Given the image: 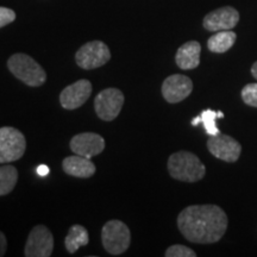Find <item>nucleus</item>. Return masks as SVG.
<instances>
[{
	"label": "nucleus",
	"instance_id": "nucleus-24",
	"mask_svg": "<svg viewBox=\"0 0 257 257\" xmlns=\"http://www.w3.org/2000/svg\"><path fill=\"white\" fill-rule=\"evenodd\" d=\"M49 167L46 166V165H41L37 167V174L40 176H47L49 174Z\"/></svg>",
	"mask_w": 257,
	"mask_h": 257
},
{
	"label": "nucleus",
	"instance_id": "nucleus-18",
	"mask_svg": "<svg viewBox=\"0 0 257 257\" xmlns=\"http://www.w3.org/2000/svg\"><path fill=\"white\" fill-rule=\"evenodd\" d=\"M18 181V170L14 166L0 167V197L14 191Z\"/></svg>",
	"mask_w": 257,
	"mask_h": 257
},
{
	"label": "nucleus",
	"instance_id": "nucleus-23",
	"mask_svg": "<svg viewBox=\"0 0 257 257\" xmlns=\"http://www.w3.org/2000/svg\"><path fill=\"white\" fill-rule=\"evenodd\" d=\"M6 248H8V242H6L5 234L0 231V257L4 256L6 252Z\"/></svg>",
	"mask_w": 257,
	"mask_h": 257
},
{
	"label": "nucleus",
	"instance_id": "nucleus-3",
	"mask_svg": "<svg viewBox=\"0 0 257 257\" xmlns=\"http://www.w3.org/2000/svg\"><path fill=\"white\" fill-rule=\"evenodd\" d=\"M8 68L16 78L30 87H40L47 81V74L36 61L27 54H15L8 61Z\"/></svg>",
	"mask_w": 257,
	"mask_h": 257
},
{
	"label": "nucleus",
	"instance_id": "nucleus-11",
	"mask_svg": "<svg viewBox=\"0 0 257 257\" xmlns=\"http://www.w3.org/2000/svg\"><path fill=\"white\" fill-rule=\"evenodd\" d=\"M193 91V81L182 74H174L162 83V95L169 104H178L185 100Z\"/></svg>",
	"mask_w": 257,
	"mask_h": 257
},
{
	"label": "nucleus",
	"instance_id": "nucleus-22",
	"mask_svg": "<svg viewBox=\"0 0 257 257\" xmlns=\"http://www.w3.org/2000/svg\"><path fill=\"white\" fill-rule=\"evenodd\" d=\"M16 19V12L14 10L0 6V29L11 24Z\"/></svg>",
	"mask_w": 257,
	"mask_h": 257
},
{
	"label": "nucleus",
	"instance_id": "nucleus-8",
	"mask_svg": "<svg viewBox=\"0 0 257 257\" xmlns=\"http://www.w3.org/2000/svg\"><path fill=\"white\" fill-rule=\"evenodd\" d=\"M54 250V237L44 225H37L29 233L24 255L27 257H49Z\"/></svg>",
	"mask_w": 257,
	"mask_h": 257
},
{
	"label": "nucleus",
	"instance_id": "nucleus-25",
	"mask_svg": "<svg viewBox=\"0 0 257 257\" xmlns=\"http://www.w3.org/2000/svg\"><path fill=\"white\" fill-rule=\"evenodd\" d=\"M251 74H252V76L256 79V81H257V61H256L255 63L252 64V67H251Z\"/></svg>",
	"mask_w": 257,
	"mask_h": 257
},
{
	"label": "nucleus",
	"instance_id": "nucleus-14",
	"mask_svg": "<svg viewBox=\"0 0 257 257\" xmlns=\"http://www.w3.org/2000/svg\"><path fill=\"white\" fill-rule=\"evenodd\" d=\"M200 53L201 46L199 42H186L176 51L175 62L182 70L195 69L200 64Z\"/></svg>",
	"mask_w": 257,
	"mask_h": 257
},
{
	"label": "nucleus",
	"instance_id": "nucleus-5",
	"mask_svg": "<svg viewBox=\"0 0 257 257\" xmlns=\"http://www.w3.org/2000/svg\"><path fill=\"white\" fill-rule=\"evenodd\" d=\"M27 149L25 136L18 128L0 127V163H10L23 157Z\"/></svg>",
	"mask_w": 257,
	"mask_h": 257
},
{
	"label": "nucleus",
	"instance_id": "nucleus-6",
	"mask_svg": "<svg viewBox=\"0 0 257 257\" xmlns=\"http://www.w3.org/2000/svg\"><path fill=\"white\" fill-rule=\"evenodd\" d=\"M111 60V51L104 42L92 41L83 44L75 54L76 64L85 70L104 66Z\"/></svg>",
	"mask_w": 257,
	"mask_h": 257
},
{
	"label": "nucleus",
	"instance_id": "nucleus-19",
	"mask_svg": "<svg viewBox=\"0 0 257 257\" xmlns=\"http://www.w3.org/2000/svg\"><path fill=\"white\" fill-rule=\"evenodd\" d=\"M200 118H201V123L204 124V128L207 135H210V136H216V135L220 134L219 128L217 126L216 120L218 118H224L223 112L220 111L216 112L208 108V110H205L201 112Z\"/></svg>",
	"mask_w": 257,
	"mask_h": 257
},
{
	"label": "nucleus",
	"instance_id": "nucleus-21",
	"mask_svg": "<svg viewBox=\"0 0 257 257\" xmlns=\"http://www.w3.org/2000/svg\"><path fill=\"white\" fill-rule=\"evenodd\" d=\"M166 257H195L197 253L188 246L181 245V244H175V245L169 246L166 250Z\"/></svg>",
	"mask_w": 257,
	"mask_h": 257
},
{
	"label": "nucleus",
	"instance_id": "nucleus-1",
	"mask_svg": "<svg viewBox=\"0 0 257 257\" xmlns=\"http://www.w3.org/2000/svg\"><path fill=\"white\" fill-rule=\"evenodd\" d=\"M227 216L217 205H192L180 212L178 227L186 239L197 244H212L227 230Z\"/></svg>",
	"mask_w": 257,
	"mask_h": 257
},
{
	"label": "nucleus",
	"instance_id": "nucleus-2",
	"mask_svg": "<svg viewBox=\"0 0 257 257\" xmlns=\"http://www.w3.org/2000/svg\"><path fill=\"white\" fill-rule=\"evenodd\" d=\"M168 172L173 179L182 182H197L206 174V168L195 154L178 152L169 156Z\"/></svg>",
	"mask_w": 257,
	"mask_h": 257
},
{
	"label": "nucleus",
	"instance_id": "nucleus-16",
	"mask_svg": "<svg viewBox=\"0 0 257 257\" xmlns=\"http://www.w3.org/2000/svg\"><path fill=\"white\" fill-rule=\"evenodd\" d=\"M237 40V35L231 30L218 31L207 41V48L211 53L223 54L233 47Z\"/></svg>",
	"mask_w": 257,
	"mask_h": 257
},
{
	"label": "nucleus",
	"instance_id": "nucleus-12",
	"mask_svg": "<svg viewBox=\"0 0 257 257\" xmlns=\"http://www.w3.org/2000/svg\"><path fill=\"white\" fill-rule=\"evenodd\" d=\"M92 94V83L86 79L67 86L60 94V104L66 110H76L88 100Z\"/></svg>",
	"mask_w": 257,
	"mask_h": 257
},
{
	"label": "nucleus",
	"instance_id": "nucleus-7",
	"mask_svg": "<svg viewBox=\"0 0 257 257\" xmlns=\"http://www.w3.org/2000/svg\"><path fill=\"white\" fill-rule=\"evenodd\" d=\"M124 94L118 88H106L94 99L95 113L99 119L112 121L118 117L124 105Z\"/></svg>",
	"mask_w": 257,
	"mask_h": 257
},
{
	"label": "nucleus",
	"instance_id": "nucleus-13",
	"mask_svg": "<svg viewBox=\"0 0 257 257\" xmlns=\"http://www.w3.org/2000/svg\"><path fill=\"white\" fill-rule=\"evenodd\" d=\"M69 147L76 155L91 159L104 152L105 140L98 134L82 133L72 138Z\"/></svg>",
	"mask_w": 257,
	"mask_h": 257
},
{
	"label": "nucleus",
	"instance_id": "nucleus-4",
	"mask_svg": "<svg viewBox=\"0 0 257 257\" xmlns=\"http://www.w3.org/2000/svg\"><path fill=\"white\" fill-rule=\"evenodd\" d=\"M101 242L106 251L113 256L124 253L131 243V233L126 224L120 220L107 221L101 230Z\"/></svg>",
	"mask_w": 257,
	"mask_h": 257
},
{
	"label": "nucleus",
	"instance_id": "nucleus-20",
	"mask_svg": "<svg viewBox=\"0 0 257 257\" xmlns=\"http://www.w3.org/2000/svg\"><path fill=\"white\" fill-rule=\"evenodd\" d=\"M242 100L246 105L257 108V83H248L242 89Z\"/></svg>",
	"mask_w": 257,
	"mask_h": 257
},
{
	"label": "nucleus",
	"instance_id": "nucleus-15",
	"mask_svg": "<svg viewBox=\"0 0 257 257\" xmlns=\"http://www.w3.org/2000/svg\"><path fill=\"white\" fill-rule=\"evenodd\" d=\"M62 167L66 174L81 179L91 178L92 175H94L96 169L91 159L76 155V154L66 157L62 162Z\"/></svg>",
	"mask_w": 257,
	"mask_h": 257
},
{
	"label": "nucleus",
	"instance_id": "nucleus-9",
	"mask_svg": "<svg viewBox=\"0 0 257 257\" xmlns=\"http://www.w3.org/2000/svg\"><path fill=\"white\" fill-rule=\"evenodd\" d=\"M207 149L212 155L225 162H236L242 153V146L233 137L218 134L207 141Z\"/></svg>",
	"mask_w": 257,
	"mask_h": 257
},
{
	"label": "nucleus",
	"instance_id": "nucleus-26",
	"mask_svg": "<svg viewBox=\"0 0 257 257\" xmlns=\"http://www.w3.org/2000/svg\"><path fill=\"white\" fill-rule=\"evenodd\" d=\"M201 123V118H200V115H199V117H195L194 119L192 120V125L193 126H197L198 124H200Z\"/></svg>",
	"mask_w": 257,
	"mask_h": 257
},
{
	"label": "nucleus",
	"instance_id": "nucleus-10",
	"mask_svg": "<svg viewBox=\"0 0 257 257\" xmlns=\"http://www.w3.org/2000/svg\"><path fill=\"white\" fill-rule=\"evenodd\" d=\"M239 22V12L232 6H224L205 16L202 25L207 31L232 30Z\"/></svg>",
	"mask_w": 257,
	"mask_h": 257
},
{
	"label": "nucleus",
	"instance_id": "nucleus-17",
	"mask_svg": "<svg viewBox=\"0 0 257 257\" xmlns=\"http://www.w3.org/2000/svg\"><path fill=\"white\" fill-rule=\"evenodd\" d=\"M89 242L88 231L82 225L75 224L70 227L68 234L64 239V245H66L67 251L69 253L76 252L81 246L87 245Z\"/></svg>",
	"mask_w": 257,
	"mask_h": 257
}]
</instances>
